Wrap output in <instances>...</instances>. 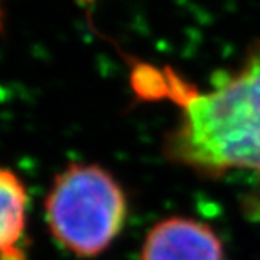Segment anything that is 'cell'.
<instances>
[{
    "label": "cell",
    "instance_id": "4",
    "mask_svg": "<svg viewBox=\"0 0 260 260\" xmlns=\"http://www.w3.org/2000/svg\"><path fill=\"white\" fill-rule=\"evenodd\" d=\"M27 191L14 171L0 166V260H24Z\"/></svg>",
    "mask_w": 260,
    "mask_h": 260
},
{
    "label": "cell",
    "instance_id": "5",
    "mask_svg": "<svg viewBox=\"0 0 260 260\" xmlns=\"http://www.w3.org/2000/svg\"><path fill=\"white\" fill-rule=\"evenodd\" d=\"M5 2L7 0H0V32L4 30V19H5Z\"/></svg>",
    "mask_w": 260,
    "mask_h": 260
},
{
    "label": "cell",
    "instance_id": "1",
    "mask_svg": "<svg viewBox=\"0 0 260 260\" xmlns=\"http://www.w3.org/2000/svg\"><path fill=\"white\" fill-rule=\"evenodd\" d=\"M132 86L144 100H168L179 122L166 137V157L206 178L248 171L260 183V58L201 90L169 66L137 63Z\"/></svg>",
    "mask_w": 260,
    "mask_h": 260
},
{
    "label": "cell",
    "instance_id": "3",
    "mask_svg": "<svg viewBox=\"0 0 260 260\" xmlns=\"http://www.w3.org/2000/svg\"><path fill=\"white\" fill-rule=\"evenodd\" d=\"M220 237L205 223L171 216L155 223L140 250V260H223Z\"/></svg>",
    "mask_w": 260,
    "mask_h": 260
},
{
    "label": "cell",
    "instance_id": "2",
    "mask_svg": "<svg viewBox=\"0 0 260 260\" xmlns=\"http://www.w3.org/2000/svg\"><path fill=\"white\" fill-rule=\"evenodd\" d=\"M51 235L81 258L102 255L120 235L127 198L118 181L96 164H70L56 176L44 200Z\"/></svg>",
    "mask_w": 260,
    "mask_h": 260
}]
</instances>
